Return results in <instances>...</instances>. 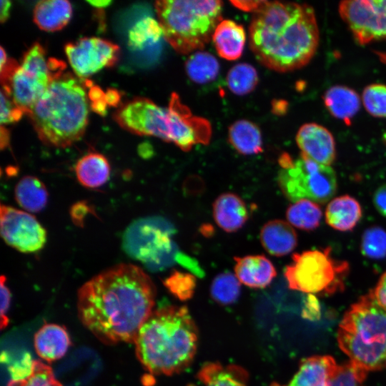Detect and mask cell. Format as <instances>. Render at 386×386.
<instances>
[{
	"label": "cell",
	"instance_id": "8d00e7d4",
	"mask_svg": "<svg viewBox=\"0 0 386 386\" xmlns=\"http://www.w3.org/2000/svg\"><path fill=\"white\" fill-rule=\"evenodd\" d=\"M362 104L367 112L375 117H386V85L372 84L362 94Z\"/></svg>",
	"mask_w": 386,
	"mask_h": 386
},
{
	"label": "cell",
	"instance_id": "44dd1931",
	"mask_svg": "<svg viewBox=\"0 0 386 386\" xmlns=\"http://www.w3.org/2000/svg\"><path fill=\"white\" fill-rule=\"evenodd\" d=\"M212 40L220 57L234 61L242 54L246 33L242 25L230 19H224L216 27Z\"/></svg>",
	"mask_w": 386,
	"mask_h": 386
},
{
	"label": "cell",
	"instance_id": "52a82bcc",
	"mask_svg": "<svg viewBox=\"0 0 386 386\" xmlns=\"http://www.w3.org/2000/svg\"><path fill=\"white\" fill-rule=\"evenodd\" d=\"M221 1L160 0L154 3L163 36L175 51H199L222 21Z\"/></svg>",
	"mask_w": 386,
	"mask_h": 386
},
{
	"label": "cell",
	"instance_id": "e575fe53",
	"mask_svg": "<svg viewBox=\"0 0 386 386\" xmlns=\"http://www.w3.org/2000/svg\"><path fill=\"white\" fill-rule=\"evenodd\" d=\"M362 254L370 259L386 257V231L377 226L367 228L362 234L360 243Z\"/></svg>",
	"mask_w": 386,
	"mask_h": 386
},
{
	"label": "cell",
	"instance_id": "7c38bea8",
	"mask_svg": "<svg viewBox=\"0 0 386 386\" xmlns=\"http://www.w3.org/2000/svg\"><path fill=\"white\" fill-rule=\"evenodd\" d=\"M338 9L360 44L386 39V0L343 1Z\"/></svg>",
	"mask_w": 386,
	"mask_h": 386
},
{
	"label": "cell",
	"instance_id": "8fae6325",
	"mask_svg": "<svg viewBox=\"0 0 386 386\" xmlns=\"http://www.w3.org/2000/svg\"><path fill=\"white\" fill-rule=\"evenodd\" d=\"M60 74L53 65L52 58L46 59L45 49L35 42L24 54L21 64L1 89L28 114L52 81Z\"/></svg>",
	"mask_w": 386,
	"mask_h": 386
},
{
	"label": "cell",
	"instance_id": "d4e9b609",
	"mask_svg": "<svg viewBox=\"0 0 386 386\" xmlns=\"http://www.w3.org/2000/svg\"><path fill=\"white\" fill-rule=\"evenodd\" d=\"M327 109L335 118L350 124L360 107L357 93L346 86L335 85L329 88L323 96Z\"/></svg>",
	"mask_w": 386,
	"mask_h": 386
},
{
	"label": "cell",
	"instance_id": "30bf717a",
	"mask_svg": "<svg viewBox=\"0 0 386 386\" xmlns=\"http://www.w3.org/2000/svg\"><path fill=\"white\" fill-rule=\"evenodd\" d=\"M277 181L285 197L292 202L309 199L324 204L337 190V176L330 166L320 164L303 154L279 171Z\"/></svg>",
	"mask_w": 386,
	"mask_h": 386
},
{
	"label": "cell",
	"instance_id": "ee69618b",
	"mask_svg": "<svg viewBox=\"0 0 386 386\" xmlns=\"http://www.w3.org/2000/svg\"><path fill=\"white\" fill-rule=\"evenodd\" d=\"M372 202L377 212L386 217V184L376 189Z\"/></svg>",
	"mask_w": 386,
	"mask_h": 386
},
{
	"label": "cell",
	"instance_id": "f907efd6",
	"mask_svg": "<svg viewBox=\"0 0 386 386\" xmlns=\"http://www.w3.org/2000/svg\"><path fill=\"white\" fill-rule=\"evenodd\" d=\"M382 139L385 145L386 146V132L382 135Z\"/></svg>",
	"mask_w": 386,
	"mask_h": 386
},
{
	"label": "cell",
	"instance_id": "ab89813d",
	"mask_svg": "<svg viewBox=\"0 0 386 386\" xmlns=\"http://www.w3.org/2000/svg\"><path fill=\"white\" fill-rule=\"evenodd\" d=\"M1 329L6 327L9 324L8 312L9 310L11 295L10 290L6 284V277L1 275Z\"/></svg>",
	"mask_w": 386,
	"mask_h": 386
},
{
	"label": "cell",
	"instance_id": "60d3db41",
	"mask_svg": "<svg viewBox=\"0 0 386 386\" xmlns=\"http://www.w3.org/2000/svg\"><path fill=\"white\" fill-rule=\"evenodd\" d=\"M91 213V207L84 201L75 203L70 209V217L74 224L82 227L85 217Z\"/></svg>",
	"mask_w": 386,
	"mask_h": 386
},
{
	"label": "cell",
	"instance_id": "74e56055",
	"mask_svg": "<svg viewBox=\"0 0 386 386\" xmlns=\"http://www.w3.org/2000/svg\"><path fill=\"white\" fill-rule=\"evenodd\" d=\"M367 372L350 362L338 365L331 386H362Z\"/></svg>",
	"mask_w": 386,
	"mask_h": 386
},
{
	"label": "cell",
	"instance_id": "ba28073f",
	"mask_svg": "<svg viewBox=\"0 0 386 386\" xmlns=\"http://www.w3.org/2000/svg\"><path fill=\"white\" fill-rule=\"evenodd\" d=\"M292 259L284 272L290 289L310 295H330L343 290L349 263L335 259L330 247L295 253Z\"/></svg>",
	"mask_w": 386,
	"mask_h": 386
},
{
	"label": "cell",
	"instance_id": "5b68a950",
	"mask_svg": "<svg viewBox=\"0 0 386 386\" xmlns=\"http://www.w3.org/2000/svg\"><path fill=\"white\" fill-rule=\"evenodd\" d=\"M46 145L67 147L79 141L88 124L87 95L69 73L55 78L27 114Z\"/></svg>",
	"mask_w": 386,
	"mask_h": 386
},
{
	"label": "cell",
	"instance_id": "4dcf8cb0",
	"mask_svg": "<svg viewBox=\"0 0 386 386\" xmlns=\"http://www.w3.org/2000/svg\"><path fill=\"white\" fill-rule=\"evenodd\" d=\"M12 377L7 386H62L52 369L38 360H32L26 369Z\"/></svg>",
	"mask_w": 386,
	"mask_h": 386
},
{
	"label": "cell",
	"instance_id": "7dc6e473",
	"mask_svg": "<svg viewBox=\"0 0 386 386\" xmlns=\"http://www.w3.org/2000/svg\"><path fill=\"white\" fill-rule=\"evenodd\" d=\"M11 2L8 0H1L0 1V21L1 23L5 22L10 14Z\"/></svg>",
	"mask_w": 386,
	"mask_h": 386
},
{
	"label": "cell",
	"instance_id": "7a4b0ae2",
	"mask_svg": "<svg viewBox=\"0 0 386 386\" xmlns=\"http://www.w3.org/2000/svg\"><path fill=\"white\" fill-rule=\"evenodd\" d=\"M248 31L256 59L277 72L305 66L319 44L314 9L305 4L262 1L252 14Z\"/></svg>",
	"mask_w": 386,
	"mask_h": 386
},
{
	"label": "cell",
	"instance_id": "b9f144b4",
	"mask_svg": "<svg viewBox=\"0 0 386 386\" xmlns=\"http://www.w3.org/2000/svg\"><path fill=\"white\" fill-rule=\"evenodd\" d=\"M302 315L304 318L310 320H316L320 318V305L313 295H310L306 299Z\"/></svg>",
	"mask_w": 386,
	"mask_h": 386
},
{
	"label": "cell",
	"instance_id": "c3c4849f",
	"mask_svg": "<svg viewBox=\"0 0 386 386\" xmlns=\"http://www.w3.org/2000/svg\"><path fill=\"white\" fill-rule=\"evenodd\" d=\"M0 145L1 149H4L6 148L9 144V132L4 127V125H1V134H0Z\"/></svg>",
	"mask_w": 386,
	"mask_h": 386
},
{
	"label": "cell",
	"instance_id": "4fadbf2b",
	"mask_svg": "<svg viewBox=\"0 0 386 386\" xmlns=\"http://www.w3.org/2000/svg\"><path fill=\"white\" fill-rule=\"evenodd\" d=\"M0 227L4 242L19 252H36L46 244V229L29 212L1 204Z\"/></svg>",
	"mask_w": 386,
	"mask_h": 386
},
{
	"label": "cell",
	"instance_id": "d6986e66",
	"mask_svg": "<svg viewBox=\"0 0 386 386\" xmlns=\"http://www.w3.org/2000/svg\"><path fill=\"white\" fill-rule=\"evenodd\" d=\"M213 217L221 229L227 232H234L244 225L249 214L242 199L227 192L219 195L214 202Z\"/></svg>",
	"mask_w": 386,
	"mask_h": 386
},
{
	"label": "cell",
	"instance_id": "83f0119b",
	"mask_svg": "<svg viewBox=\"0 0 386 386\" xmlns=\"http://www.w3.org/2000/svg\"><path fill=\"white\" fill-rule=\"evenodd\" d=\"M17 203L29 212H39L46 205L48 192L44 184L37 177L26 176L15 187Z\"/></svg>",
	"mask_w": 386,
	"mask_h": 386
},
{
	"label": "cell",
	"instance_id": "836d02e7",
	"mask_svg": "<svg viewBox=\"0 0 386 386\" xmlns=\"http://www.w3.org/2000/svg\"><path fill=\"white\" fill-rule=\"evenodd\" d=\"M240 292L239 281L231 272H223L217 275L210 288L212 299L223 305L235 302L240 295Z\"/></svg>",
	"mask_w": 386,
	"mask_h": 386
},
{
	"label": "cell",
	"instance_id": "e0dca14e",
	"mask_svg": "<svg viewBox=\"0 0 386 386\" xmlns=\"http://www.w3.org/2000/svg\"><path fill=\"white\" fill-rule=\"evenodd\" d=\"M234 272L240 282L252 288L268 286L277 274L272 262L262 254L235 257Z\"/></svg>",
	"mask_w": 386,
	"mask_h": 386
},
{
	"label": "cell",
	"instance_id": "5bb4252c",
	"mask_svg": "<svg viewBox=\"0 0 386 386\" xmlns=\"http://www.w3.org/2000/svg\"><path fill=\"white\" fill-rule=\"evenodd\" d=\"M69 62L79 78H86L118 61L120 49L116 44L99 37H85L65 45Z\"/></svg>",
	"mask_w": 386,
	"mask_h": 386
},
{
	"label": "cell",
	"instance_id": "1f68e13d",
	"mask_svg": "<svg viewBox=\"0 0 386 386\" xmlns=\"http://www.w3.org/2000/svg\"><path fill=\"white\" fill-rule=\"evenodd\" d=\"M258 81L259 76L256 69L247 63L233 66L226 77L229 89L239 96L252 92L256 88Z\"/></svg>",
	"mask_w": 386,
	"mask_h": 386
},
{
	"label": "cell",
	"instance_id": "8992f818",
	"mask_svg": "<svg viewBox=\"0 0 386 386\" xmlns=\"http://www.w3.org/2000/svg\"><path fill=\"white\" fill-rule=\"evenodd\" d=\"M337 342L354 365L366 372L386 367V311L372 291L345 313L337 330Z\"/></svg>",
	"mask_w": 386,
	"mask_h": 386
},
{
	"label": "cell",
	"instance_id": "f546056e",
	"mask_svg": "<svg viewBox=\"0 0 386 386\" xmlns=\"http://www.w3.org/2000/svg\"><path fill=\"white\" fill-rule=\"evenodd\" d=\"M286 217L295 227L310 231L320 225L322 212L317 203L309 199H300L290 205Z\"/></svg>",
	"mask_w": 386,
	"mask_h": 386
},
{
	"label": "cell",
	"instance_id": "4316f807",
	"mask_svg": "<svg viewBox=\"0 0 386 386\" xmlns=\"http://www.w3.org/2000/svg\"><path fill=\"white\" fill-rule=\"evenodd\" d=\"M228 139L234 149L243 155H254L262 152V138L257 124L247 119H239L230 125Z\"/></svg>",
	"mask_w": 386,
	"mask_h": 386
},
{
	"label": "cell",
	"instance_id": "9a60e30c",
	"mask_svg": "<svg viewBox=\"0 0 386 386\" xmlns=\"http://www.w3.org/2000/svg\"><path fill=\"white\" fill-rule=\"evenodd\" d=\"M301 154L320 164L330 166L335 160V142L325 127L307 123L300 127L296 135Z\"/></svg>",
	"mask_w": 386,
	"mask_h": 386
},
{
	"label": "cell",
	"instance_id": "f1b7e54d",
	"mask_svg": "<svg viewBox=\"0 0 386 386\" xmlns=\"http://www.w3.org/2000/svg\"><path fill=\"white\" fill-rule=\"evenodd\" d=\"M184 67L189 79L200 84L214 81L219 72L217 59L207 51L192 54L186 60Z\"/></svg>",
	"mask_w": 386,
	"mask_h": 386
},
{
	"label": "cell",
	"instance_id": "277c9868",
	"mask_svg": "<svg viewBox=\"0 0 386 386\" xmlns=\"http://www.w3.org/2000/svg\"><path fill=\"white\" fill-rule=\"evenodd\" d=\"M114 119L131 133L159 138L184 152L190 151L195 144H208L212 137L210 122L193 115L175 92L171 94L167 108L149 99L135 97L117 109Z\"/></svg>",
	"mask_w": 386,
	"mask_h": 386
},
{
	"label": "cell",
	"instance_id": "f6af8a7d",
	"mask_svg": "<svg viewBox=\"0 0 386 386\" xmlns=\"http://www.w3.org/2000/svg\"><path fill=\"white\" fill-rule=\"evenodd\" d=\"M230 3L241 11L254 13L260 6L262 1H230Z\"/></svg>",
	"mask_w": 386,
	"mask_h": 386
},
{
	"label": "cell",
	"instance_id": "ffe728a7",
	"mask_svg": "<svg viewBox=\"0 0 386 386\" xmlns=\"http://www.w3.org/2000/svg\"><path fill=\"white\" fill-rule=\"evenodd\" d=\"M260 241L270 254L282 257L295 249L297 244V236L293 227L287 222L274 219L262 227Z\"/></svg>",
	"mask_w": 386,
	"mask_h": 386
},
{
	"label": "cell",
	"instance_id": "7bdbcfd3",
	"mask_svg": "<svg viewBox=\"0 0 386 386\" xmlns=\"http://www.w3.org/2000/svg\"><path fill=\"white\" fill-rule=\"evenodd\" d=\"M372 292L377 304L386 311V272L380 277Z\"/></svg>",
	"mask_w": 386,
	"mask_h": 386
},
{
	"label": "cell",
	"instance_id": "7402d4cb",
	"mask_svg": "<svg viewBox=\"0 0 386 386\" xmlns=\"http://www.w3.org/2000/svg\"><path fill=\"white\" fill-rule=\"evenodd\" d=\"M362 214L360 204L354 197L343 195L333 199L325 211L326 222L333 229L347 232L352 230Z\"/></svg>",
	"mask_w": 386,
	"mask_h": 386
},
{
	"label": "cell",
	"instance_id": "bcb514c9",
	"mask_svg": "<svg viewBox=\"0 0 386 386\" xmlns=\"http://www.w3.org/2000/svg\"><path fill=\"white\" fill-rule=\"evenodd\" d=\"M120 99V93L114 89H109L105 93V101L107 105L116 107L119 104Z\"/></svg>",
	"mask_w": 386,
	"mask_h": 386
},
{
	"label": "cell",
	"instance_id": "484cf974",
	"mask_svg": "<svg viewBox=\"0 0 386 386\" xmlns=\"http://www.w3.org/2000/svg\"><path fill=\"white\" fill-rule=\"evenodd\" d=\"M197 377L202 386H248L247 371L234 365L207 362L202 367Z\"/></svg>",
	"mask_w": 386,
	"mask_h": 386
},
{
	"label": "cell",
	"instance_id": "d6a6232c",
	"mask_svg": "<svg viewBox=\"0 0 386 386\" xmlns=\"http://www.w3.org/2000/svg\"><path fill=\"white\" fill-rule=\"evenodd\" d=\"M163 36L158 22L150 16L139 19L129 31L128 45L134 50L156 44Z\"/></svg>",
	"mask_w": 386,
	"mask_h": 386
},
{
	"label": "cell",
	"instance_id": "603a6c76",
	"mask_svg": "<svg viewBox=\"0 0 386 386\" xmlns=\"http://www.w3.org/2000/svg\"><path fill=\"white\" fill-rule=\"evenodd\" d=\"M72 7L66 0H43L34 9V21L39 29L55 31L63 29L70 21Z\"/></svg>",
	"mask_w": 386,
	"mask_h": 386
},
{
	"label": "cell",
	"instance_id": "3957f363",
	"mask_svg": "<svg viewBox=\"0 0 386 386\" xmlns=\"http://www.w3.org/2000/svg\"><path fill=\"white\" fill-rule=\"evenodd\" d=\"M197 326L184 306L154 310L134 342L137 357L152 375H172L192 363L197 347Z\"/></svg>",
	"mask_w": 386,
	"mask_h": 386
},
{
	"label": "cell",
	"instance_id": "2e32d148",
	"mask_svg": "<svg viewBox=\"0 0 386 386\" xmlns=\"http://www.w3.org/2000/svg\"><path fill=\"white\" fill-rule=\"evenodd\" d=\"M338 365L330 356H312L303 360L299 370L286 385L272 383L270 386H331Z\"/></svg>",
	"mask_w": 386,
	"mask_h": 386
},
{
	"label": "cell",
	"instance_id": "681fc988",
	"mask_svg": "<svg viewBox=\"0 0 386 386\" xmlns=\"http://www.w3.org/2000/svg\"><path fill=\"white\" fill-rule=\"evenodd\" d=\"M92 6L96 7H103L105 6H108L110 3V1H89Z\"/></svg>",
	"mask_w": 386,
	"mask_h": 386
},
{
	"label": "cell",
	"instance_id": "f35d334b",
	"mask_svg": "<svg viewBox=\"0 0 386 386\" xmlns=\"http://www.w3.org/2000/svg\"><path fill=\"white\" fill-rule=\"evenodd\" d=\"M24 114V112L15 104L11 97L1 89V125L17 122Z\"/></svg>",
	"mask_w": 386,
	"mask_h": 386
},
{
	"label": "cell",
	"instance_id": "ac0fdd59",
	"mask_svg": "<svg viewBox=\"0 0 386 386\" xmlns=\"http://www.w3.org/2000/svg\"><path fill=\"white\" fill-rule=\"evenodd\" d=\"M69 335L64 326L54 323L44 325L35 333L34 345L42 360L51 362L63 357L71 346Z\"/></svg>",
	"mask_w": 386,
	"mask_h": 386
},
{
	"label": "cell",
	"instance_id": "6da1fadb",
	"mask_svg": "<svg viewBox=\"0 0 386 386\" xmlns=\"http://www.w3.org/2000/svg\"><path fill=\"white\" fill-rule=\"evenodd\" d=\"M156 288L138 266L119 264L86 282L77 293L81 323L107 345L133 342L154 311Z\"/></svg>",
	"mask_w": 386,
	"mask_h": 386
},
{
	"label": "cell",
	"instance_id": "d590c367",
	"mask_svg": "<svg viewBox=\"0 0 386 386\" xmlns=\"http://www.w3.org/2000/svg\"><path fill=\"white\" fill-rule=\"evenodd\" d=\"M163 283L175 297L184 301L193 296L197 280L194 274L174 269Z\"/></svg>",
	"mask_w": 386,
	"mask_h": 386
},
{
	"label": "cell",
	"instance_id": "cb8c5ba5",
	"mask_svg": "<svg viewBox=\"0 0 386 386\" xmlns=\"http://www.w3.org/2000/svg\"><path fill=\"white\" fill-rule=\"evenodd\" d=\"M74 172L78 182L84 187L98 188L109 179L111 168L107 159L102 154L90 152L76 163Z\"/></svg>",
	"mask_w": 386,
	"mask_h": 386
},
{
	"label": "cell",
	"instance_id": "9c48e42d",
	"mask_svg": "<svg viewBox=\"0 0 386 386\" xmlns=\"http://www.w3.org/2000/svg\"><path fill=\"white\" fill-rule=\"evenodd\" d=\"M173 226L160 217L139 219L131 224L123 237V247L132 258L157 271L178 262L181 252L172 239Z\"/></svg>",
	"mask_w": 386,
	"mask_h": 386
}]
</instances>
